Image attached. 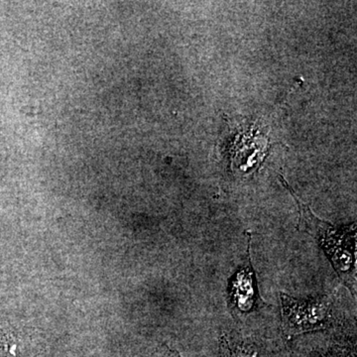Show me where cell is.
<instances>
[{"label":"cell","instance_id":"6da1fadb","mask_svg":"<svg viewBox=\"0 0 357 357\" xmlns=\"http://www.w3.org/2000/svg\"><path fill=\"white\" fill-rule=\"evenodd\" d=\"M281 183L292 194L299 208L300 220L298 229L304 230L317 239L324 252L332 262L333 268L347 288L356 292V225L337 227L325 222L312 213L311 208L298 198L283 176L279 175Z\"/></svg>","mask_w":357,"mask_h":357},{"label":"cell","instance_id":"7a4b0ae2","mask_svg":"<svg viewBox=\"0 0 357 357\" xmlns=\"http://www.w3.org/2000/svg\"><path fill=\"white\" fill-rule=\"evenodd\" d=\"M282 323L289 337L325 330L332 323V301L328 296L296 299L281 293Z\"/></svg>","mask_w":357,"mask_h":357},{"label":"cell","instance_id":"3957f363","mask_svg":"<svg viewBox=\"0 0 357 357\" xmlns=\"http://www.w3.org/2000/svg\"><path fill=\"white\" fill-rule=\"evenodd\" d=\"M258 297L259 294L257 292L255 273L251 261H248V266L237 273L232 282V307L236 312L246 314L252 311L253 307L257 304Z\"/></svg>","mask_w":357,"mask_h":357},{"label":"cell","instance_id":"5b68a950","mask_svg":"<svg viewBox=\"0 0 357 357\" xmlns=\"http://www.w3.org/2000/svg\"><path fill=\"white\" fill-rule=\"evenodd\" d=\"M157 357H178V356L176 352L170 351V349H166L165 351L160 352Z\"/></svg>","mask_w":357,"mask_h":357},{"label":"cell","instance_id":"277c9868","mask_svg":"<svg viewBox=\"0 0 357 357\" xmlns=\"http://www.w3.org/2000/svg\"><path fill=\"white\" fill-rule=\"evenodd\" d=\"M218 357H271L262 345L248 340L225 335L220 340Z\"/></svg>","mask_w":357,"mask_h":357}]
</instances>
